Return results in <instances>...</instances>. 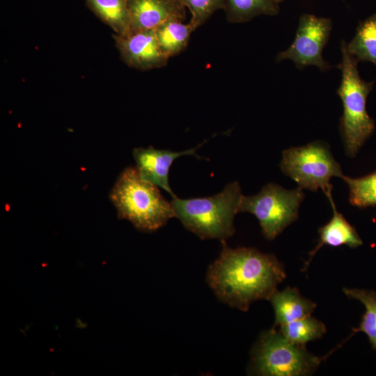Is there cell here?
Returning <instances> with one entry per match:
<instances>
[{"mask_svg": "<svg viewBox=\"0 0 376 376\" xmlns=\"http://www.w3.org/2000/svg\"><path fill=\"white\" fill-rule=\"evenodd\" d=\"M206 281L217 298L229 306L247 311L260 299L268 300L286 277L283 265L273 255L254 248L228 247L225 241Z\"/></svg>", "mask_w": 376, "mask_h": 376, "instance_id": "cell-1", "label": "cell"}, {"mask_svg": "<svg viewBox=\"0 0 376 376\" xmlns=\"http://www.w3.org/2000/svg\"><path fill=\"white\" fill-rule=\"evenodd\" d=\"M237 182L228 183L217 194L203 198H172L171 204L182 225L202 240L221 242L235 233L234 218L242 197Z\"/></svg>", "mask_w": 376, "mask_h": 376, "instance_id": "cell-2", "label": "cell"}, {"mask_svg": "<svg viewBox=\"0 0 376 376\" xmlns=\"http://www.w3.org/2000/svg\"><path fill=\"white\" fill-rule=\"evenodd\" d=\"M118 217L130 221L137 229L155 230L175 217L171 203L158 187L143 180L136 168H125L109 194Z\"/></svg>", "mask_w": 376, "mask_h": 376, "instance_id": "cell-3", "label": "cell"}, {"mask_svg": "<svg viewBox=\"0 0 376 376\" xmlns=\"http://www.w3.org/2000/svg\"><path fill=\"white\" fill-rule=\"evenodd\" d=\"M342 61L338 68L342 72V79L337 90L340 97L343 113L340 119V132L347 155L354 157L375 129L374 120L366 110V100L375 81H366L360 77L359 61L350 54L347 43L340 44Z\"/></svg>", "mask_w": 376, "mask_h": 376, "instance_id": "cell-4", "label": "cell"}, {"mask_svg": "<svg viewBox=\"0 0 376 376\" xmlns=\"http://www.w3.org/2000/svg\"><path fill=\"white\" fill-rule=\"evenodd\" d=\"M323 359L273 328L262 334L254 346L251 369L263 376H305L314 373Z\"/></svg>", "mask_w": 376, "mask_h": 376, "instance_id": "cell-5", "label": "cell"}, {"mask_svg": "<svg viewBox=\"0 0 376 376\" xmlns=\"http://www.w3.org/2000/svg\"><path fill=\"white\" fill-rule=\"evenodd\" d=\"M280 167L301 189L314 191L321 189L325 194L331 190V178L343 176L328 145L320 141L283 150Z\"/></svg>", "mask_w": 376, "mask_h": 376, "instance_id": "cell-6", "label": "cell"}, {"mask_svg": "<svg viewBox=\"0 0 376 376\" xmlns=\"http://www.w3.org/2000/svg\"><path fill=\"white\" fill-rule=\"evenodd\" d=\"M304 194L302 189L288 190L268 183L253 196H242L240 212L253 214L258 220L264 237L274 240L298 217Z\"/></svg>", "mask_w": 376, "mask_h": 376, "instance_id": "cell-7", "label": "cell"}, {"mask_svg": "<svg viewBox=\"0 0 376 376\" xmlns=\"http://www.w3.org/2000/svg\"><path fill=\"white\" fill-rule=\"evenodd\" d=\"M331 29V19L302 14L294 41L286 50L276 56V61L292 60L299 70L308 65H315L321 71L329 70L333 66L324 60L322 51L329 40Z\"/></svg>", "mask_w": 376, "mask_h": 376, "instance_id": "cell-8", "label": "cell"}, {"mask_svg": "<svg viewBox=\"0 0 376 376\" xmlns=\"http://www.w3.org/2000/svg\"><path fill=\"white\" fill-rule=\"evenodd\" d=\"M113 38L122 60L130 68L149 70L162 68L168 62L169 58L159 45L155 29L123 36L114 35Z\"/></svg>", "mask_w": 376, "mask_h": 376, "instance_id": "cell-9", "label": "cell"}, {"mask_svg": "<svg viewBox=\"0 0 376 376\" xmlns=\"http://www.w3.org/2000/svg\"><path fill=\"white\" fill-rule=\"evenodd\" d=\"M196 148L182 152H173L169 150L156 149L153 147L136 148L132 155L136 162V169L141 177L158 187L165 190L171 197L174 194L169 182V173L173 161L182 155H191L200 158L196 153Z\"/></svg>", "mask_w": 376, "mask_h": 376, "instance_id": "cell-10", "label": "cell"}, {"mask_svg": "<svg viewBox=\"0 0 376 376\" xmlns=\"http://www.w3.org/2000/svg\"><path fill=\"white\" fill-rule=\"evenodd\" d=\"M127 1L130 33L155 29L168 20H182L185 16V6L180 0H127Z\"/></svg>", "mask_w": 376, "mask_h": 376, "instance_id": "cell-11", "label": "cell"}, {"mask_svg": "<svg viewBox=\"0 0 376 376\" xmlns=\"http://www.w3.org/2000/svg\"><path fill=\"white\" fill-rule=\"evenodd\" d=\"M326 195L333 208V217L327 224L320 228L318 243L309 252L308 260L305 261L301 269L303 272L308 269L315 253L324 245L334 247L347 245L351 248H356L363 244L354 228L345 219L341 213L337 211L331 196V190L328 191Z\"/></svg>", "mask_w": 376, "mask_h": 376, "instance_id": "cell-12", "label": "cell"}, {"mask_svg": "<svg viewBox=\"0 0 376 376\" xmlns=\"http://www.w3.org/2000/svg\"><path fill=\"white\" fill-rule=\"evenodd\" d=\"M268 301L275 314V326L292 322L312 314L317 305L303 297L296 288L287 287L282 291L275 290Z\"/></svg>", "mask_w": 376, "mask_h": 376, "instance_id": "cell-13", "label": "cell"}, {"mask_svg": "<svg viewBox=\"0 0 376 376\" xmlns=\"http://www.w3.org/2000/svg\"><path fill=\"white\" fill-rule=\"evenodd\" d=\"M89 8L118 36L130 33L127 0H86Z\"/></svg>", "mask_w": 376, "mask_h": 376, "instance_id": "cell-14", "label": "cell"}, {"mask_svg": "<svg viewBox=\"0 0 376 376\" xmlns=\"http://www.w3.org/2000/svg\"><path fill=\"white\" fill-rule=\"evenodd\" d=\"M224 10L229 22L242 23L260 15H278L279 3L275 0H225Z\"/></svg>", "mask_w": 376, "mask_h": 376, "instance_id": "cell-15", "label": "cell"}, {"mask_svg": "<svg viewBox=\"0 0 376 376\" xmlns=\"http://www.w3.org/2000/svg\"><path fill=\"white\" fill-rule=\"evenodd\" d=\"M194 30L190 22L185 24L178 19L168 20L155 29L159 45L169 58L186 47Z\"/></svg>", "mask_w": 376, "mask_h": 376, "instance_id": "cell-16", "label": "cell"}, {"mask_svg": "<svg viewBox=\"0 0 376 376\" xmlns=\"http://www.w3.org/2000/svg\"><path fill=\"white\" fill-rule=\"evenodd\" d=\"M347 49L359 61H370L376 65V13L359 22Z\"/></svg>", "mask_w": 376, "mask_h": 376, "instance_id": "cell-17", "label": "cell"}, {"mask_svg": "<svg viewBox=\"0 0 376 376\" xmlns=\"http://www.w3.org/2000/svg\"><path fill=\"white\" fill-rule=\"evenodd\" d=\"M281 333L290 342L306 345L322 338L327 331L324 324L311 315L279 326Z\"/></svg>", "mask_w": 376, "mask_h": 376, "instance_id": "cell-18", "label": "cell"}, {"mask_svg": "<svg viewBox=\"0 0 376 376\" xmlns=\"http://www.w3.org/2000/svg\"><path fill=\"white\" fill-rule=\"evenodd\" d=\"M345 295L361 302L365 308L359 326L353 329L354 333L362 331L368 336L370 343L376 351V292L365 289L343 288Z\"/></svg>", "mask_w": 376, "mask_h": 376, "instance_id": "cell-19", "label": "cell"}, {"mask_svg": "<svg viewBox=\"0 0 376 376\" xmlns=\"http://www.w3.org/2000/svg\"><path fill=\"white\" fill-rule=\"evenodd\" d=\"M342 178L348 185L349 200L352 205L358 207L376 205V172L358 178L345 175Z\"/></svg>", "mask_w": 376, "mask_h": 376, "instance_id": "cell-20", "label": "cell"}, {"mask_svg": "<svg viewBox=\"0 0 376 376\" xmlns=\"http://www.w3.org/2000/svg\"><path fill=\"white\" fill-rule=\"evenodd\" d=\"M191 14L190 23L196 29L219 9H224L225 0H180Z\"/></svg>", "mask_w": 376, "mask_h": 376, "instance_id": "cell-21", "label": "cell"}, {"mask_svg": "<svg viewBox=\"0 0 376 376\" xmlns=\"http://www.w3.org/2000/svg\"><path fill=\"white\" fill-rule=\"evenodd\" d=\"M277 3H280L285 0H275Z\"/></svg>", "mask_w": 376, "mask_h": 376, "instance_id": "cell-22", "label": "cell"}]
</instances>
